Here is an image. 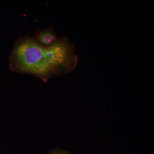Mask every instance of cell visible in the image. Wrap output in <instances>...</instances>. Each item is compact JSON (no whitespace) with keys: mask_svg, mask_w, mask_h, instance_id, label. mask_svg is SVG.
<instances>
[{"mask_svg":"<svg viewBox=\"0 0 154 154\" xmlns=\"http://www.w3.org/2000/svg\"><path fill=\"white\" fill-rule=\"evenodd\" d=\"M50 154H67L63 152H54L51 153Z\"/></svg>","mask_w":154,"mask_h":154,"instance_id":"3","label":"cell"},{"mask_svg":"<svg viewBox=\"0 0 154 154\" xmlns=\"http://www.w3.org/2000/svg\"><path fill=\"white\" fill-rule=\"evenodd\" d=\"M33 37L36 43L45 47L52 46L58 40L53 27L38 29Z\"/></svg>","mask_w":154,"mask_h":154,"instance_id":"2","label":"cell"},{"mask_svg":"<svg viewBox=\"0 0 154 154\" xmlns=\"http://www.w3.org/2000/svg\"><path fill=\"white\" fill-rule=\"evenodd\" d=\"M75 45L65 37L58 38L52 46L43 47L33 36L19 37L8 57L12 72L31 75L46 82L51 78L73 71L79 58Z\"/></svg>","mask_w":154,"mask_h":154,"instance_id":"1","label":"cell"}]
</instances>
